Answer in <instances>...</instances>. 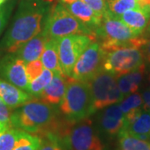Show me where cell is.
Segmentation results:
<instances>
[{
    "mask_svg": "<svg viewBox=\"0 0 150 150\" xmlns=\"http://www.w3.org/2000/svg\"><path fill=\"white\" fill-rule=\"evenodd\" d=\"M46 10L40 2L22 1L10 27L0 43V48L8 53H14L23 44L42 32Z\"/></svg>",
    "mask_w": 150,
    "mask_h": 150,
    "instance_id": "cell-1",
    "label": "cell"
},
{
    "mask_svg": "<svg viewBox=\"0 0 150 150\" xmlns=\"http://www.w3.org/2000/svg\"><path fill=\"white\" fill-rule=\"evenodd\" d=\"M56 120L54 105L33 98L15 108L10 116L12 127L38 136L50 132Z\"/></svg>",
    "mask_w": 150,
    "mask_h": 150,
    "instance_id": "cell-2",
    "label": "cell"
},
{
    "mask_svg": "<svg viewBox=\"0 0 150 150\" xmlns=\"http://www.w3.org/2000/svg\"><path fill=\"white\" fill-rule=\"evenodd\" d=\"M93 33L96 38L100 39L98 43L106 54L118 48H143L148 41L143 34L135 33L118 17L108 10L103 16L101 23L93 29Z\"/></svg>",
    "mask_w": 150,
    "mask_h": 150,
    "instance_id": "cell-3",
    "label": "cell"
},
{
    "mask_svg": "<svg viewBox=\"0 0 150 150\" xmlns=\"http://www.w3.org/2000/svg\"><path fill=\"white\" fill-rule=\"evenodd\" d=\"M59 110L66 121L73 123L93 114L92 94L88 82L71 78L64 97L59 103Z\"/></svg>",
    "mask_w": 150,
    "mask_h": 150,
    "instance_id": "cell-4",
    "label": "cell"
},
{
    "mask_svg": "<svg viewBox=\"0 0 150 150\" xmlns=\"http://www.w3.org/2000/svg\"><path fill=\"white\" fill-rule=\"evenodd\" d=\"M42 32L48 38H59L72 34L94 35L91 28L75 18L62 3L50 8Z\"/></svg>",
    "mask_w": 150,
    "mask_h": 150,
    "instance_id": "cell-5",
    "label": "cell"
},
{
    "mask_svg": "<svg viewBox=\"0 0 150 150\" xmlns=\"http://www.w3.org/2000/svg\"><path fill=\"white\" fill-rule=\"evenodd\" d=\"M61 142L68 150H106L99 132L89 117L69 123Z\"/></svg>",
    "mask_w": 150,
    "mask_h": 150,
    "instance_id": "cell-6",
    "label": "cell"
},
{
    "mask_svg": "<svg viewBox=\"0 0 150 150\" xmlns=\"http://www.w3.org/2000/svg\"><path fill=\"white\" fill-rule=\"evenodd\" d=\"M90 86L93 113L109 105L118 103L123 98L119 90L117 77L105 70H102L91 80Z\"/></svg>",
    "mask_w": 150,
    "mask_h": 150,
    "instance_id": "cell-7",
    "label": "cell"
},
{
    "mask_svg": "<svg viewBox=\"0 0 150 150\" xmlns=\"http://www.w3.org/2000/svg\"><path fill=\"white\" fill-rule=\"evenodd\" d=\"M144 54L143 48H115L106 54L103 70L116 77L130 73L144 64Z\"/></svg>",
    "mask_w": 150,
    "mask_h": 150,
    "instance_id": "cell-8",
    "label": "cell"
},
{
    "mask_svg": "<svg viewBox=\"0 0 150 150\" xmlns=\"http://www.w3.org/2000/svg\"><path fill=\"white\" fill-rule=\"evenodd\" d=\"M106 53L97 40L92 42L82 53L75 64L70 77L83 82L90 81L103 70Z\"/></svg>",
    "mask_w": 150,
    "mask_h": 150,
    "instance_id": "cell-9",
    "label": "cell"
},
{
    "mask_svg": "<svg viewBox=\"0 0 150 150\" xmlns=\"http://www.w3.org/2000/svg\"><path fill=\"white\" fill-rule=\"evenodd\" d=\"M97 40L94 35L72 34L59 38V64L63 73L71 75L78 59L86 48Z\"/></svg>",
    "mask_w": 150,
    "mask_h": 150,
    "instance_id": "cell-10",
    "label": "cell"
},
{
    "mask_svg": "<svg viewBox=\"0 0 150 150\" xmlns=\"http://www.w3.org/2000/svg\"><path fill=\"white\" fill-rule=\"evenodd\" d=\"M0 78L27 92L26 64L13 53L6 54L0 60Z\"/></svg>",
    "mask_w": 150,
    "mask_h": 150,
    "instance_id": "cell-11",
    "label": "cell"
},
{
    "mask_svg": "<svg viewBox=\"0 0 150 150\" xmlns=\"http://www.w3.org/2000/svg\"><path fill=\"white\" fill-rule=\"evenodd\" d=\"M125 125V116L119 107V103H114L103 108L98 117V131L108 138L118 136Z\"/></svg>",
    "mask_w": 150,
    "mask_h": 150,
    "instance_id": "cell-12",
    "label": "cell"
},
{
    "mask_svg": "<svg viewBox=\"0 0 150 150\" xmlns=\"http://www.w3.org/2000/svg\"><path fill=\"white\" fill-rule=\"evenodd\" d=\"M70 79L71 77L64 74H54L51 82L39 94L38 99L51 105L59 104L64 97Z\"/></svg>",
    "mask_w": 150,
    "mask_h": 150,
    "instance_id": "cell-13",
    "label": "cell"
},
{
    "mask_svg": "<svg viewBox=\"0 0 150 150\" xmlns=\"http://www.w3.org/2000/svg\"><path fill=\"white\" fill-rule=\"evenodd\" d=\"M0 98L10 110H14L32 100L33 97L26 91L0 79Z\"/></svg>",
    "mask_w": 150,
    "mask_h": 150,
    "instance_id": "cell-14",
    "label": "cell"
},
{
    "mask_svg": "<svg viewBox=\"0 0 150 150\" xmlns=\"http://www.w3.org/2000/svg\"><path fill=\"white\" fill-rule=\"evenodd\" d=\"M64 5L75 18L90 28L93 31L102 22L103 17L97 14L83 0H77L71 4Z\"/></svg>",
    "mask_w": 150,
    "mask_h": 150,
    "instance_id": "cell-15",
    "label": "cell"
},
{
    "mask_svg": "<svg viewBox=\"0 0 150 150\" xmlns=\"http://www.w3.org/2000/svg\"><path fill=\"white\" fill-rule=\"evenodd\" d=\"M48 39L43 32L39 33L36 36L23 44L13 54L25 64L39 59L43 53L45 43Z\"/></svg>",
    "mask_w": 150,
    "mask_h": 150,
    "instance_id": "cell-16",
    "label": "cell"
},
{
    "mask_svg": "<svg viewBox=\"0 0 150 150\" xmlns=\"http://www.w3.org/2000/svg\"><path fill=\"white\" fill-rule=\"evenodd\" d=\"M123 130L136 138L149 141L150 139V112L143 108L136 116L125 123Z\"/></svg>",
    "mask_w": 150,
    "mask_h": 150,
    "instance_id": "cell-17",
    "label": "cell"
},
{
    "mask_svg": "<svg viewBox=\"0 0 150 150\" xmlns=\"http://www.w3.org/2000/svg\"><path fill=\"white\" fill-rule=\"evenodd\" d=\"M40 59L45 69L52 71L54 74H64L59 64V38H48L45 43Z\"/></svg>",
    "mask_w": 150,
    "mask_h": 150,
    "instance_id": "cell-18",
    "label": "cell"
},
{
    "mask_svg": "<svg viewBox=\"0 0 150 150\" xmlns=\"http://www.w3.org/2000/svg\"><path fill=\"white\" fill-rule=\"evenodd\" d=\"M145 73V64L130 73L117 77L119 90L123 97L138 91Z\"/></svg>",
    "mask_w": 150,
    "mask_h": 150,
    "instance_id": "cell-19",
    "label": "cell"
},
{
    "mask_svg": "<svg viewBox=\"0 0 150 150\" xmlns=\"http://www.w3.org/2000/svg\"><path fill=\"white\" fill-rule=\"evenodd\" d=\"M118 18L135 33L142 35L148 26L150 15L144 11L137 8L126 11Z\"/></svg>",
    "mask_w": 150,
    "mask_h": 150,
    "instance_id": "cell-20",
    "label": "cell"
},
{
    "mask_svg": "<svg viewBox=\"0 0 150 150\" xmlns=\"http://www.w3.org/2000/svg\"><path fill=\"white\" fill-rule=\"evenodd\" d=\"M118 137V150H150V142L136 138L124 130L119 133Z\"/></svg>",
    "mask_w": 150,
    "mask_h": 150,
    "instance_id": "cell-21",
    "label": "cell"
},
{
    "mask_svg": "<svg viewBox=\"0 0 150 150\" xmlns=\"http://www.w3.org/2000/svg\"><path fill=\"white\" fill-rule=\"evenodd\" d=\"M42 138L21 130L13 150H38L42 144Z\"/></svg>",
    "mask_w": 150,
    "mask_h": 150,
    "instance_id": "cell-22",
    "label": "cell"
},
{
    "mask_svg": "<svg viewBox=\"0 0 150 150\" xmlns=\"http://www.w3.org/2000/svg\"><path fill=\"white\" fill-rule=\"evenodd\" d=\"M54 76V73L50 70L43 69L42 74L32 82L28 83L27 92L33 98H38L39 94L43 91V89L51 82Z\"/></svg>",
    "mask_w": 150,
    "mask_h": 150,
    "instance_id": "cell-23",
    "label": "cell"
},
{
    "mask_svg": "<svg viewBox=\"0 0 150 150\" xmlns=\"http://www.w3.org/2000/svg\"><path fill=\"white\" fill-rule=\"evenodd\" d=\"M106 4L107 10L116 17L130 9L139 8L138 0H106Z\"/></svg>",
    "mask_w": 150,
    "mask_h": 150,
    "instance_id": "cell-24",
    "label": "cell"
},
{
    "mask_svg": "<svg viewBox=\"0 0 150 150\" xmlns=\"http://www.w3.org/2000/svg\"><path fill=\"white\" fill-rule=\"evenodd\" d=\"M119 107L123 111L124 115H127L130 112L137 111L143 108V98L139 93H131L129 95L123 97V98L118 103Z\"/></svg>",
    "mask_w": 150,
    "mask_h": 150,
    "instance_id": "cell-25",
    "label": "cell"
},
{
    "mask_svg": "<svg viewBox=\"0 0 150 150\" xmlns=\"http://www.w3.org/2000/svg\"><path fill=\"white\" fill-rule=\"evenodd\" d=\"M21 130L9 127L0 134V150H13Z\"/></svg>",
    "mask_w": 150,
    "mask_h": 150,
    "instance_id": "cell-26",
    "label": "cell"
},
{
    "mask_svg": "<svg viewBox=\"0 0 150 150\" xmlns=\"http://www.w3.org/2000/svg\"><path fill=\"white\" fill-rule=\"evenodd\" d=\"M39 137L43 139L42 138V144L38 150H68L55 134L46 133Z\"/></svg>",
    "mask_w": 150,
    "mask_h": 150,
    "instance_id": "cell-27",
    "label": "cell"
},
{
    "mask_svg": "<svg viewBox=\"0 0 150 150\" xmlns=\"http://www.w3.org/2000/svg\"><path fill=\"white\" fill-rule=\"evenodd\" d=\"M43 71V65L41 60L37 59L26 64V74L28 83L37 79Z\"/></svg>",
    "mask_w": 150,
    "mask_h": 150,
    "instance_id": "cell-28",
    "label": "cell"
},
{
    "mask_svg": "<svg viewBox=\"0 0 150 150\" xmlns=\"http://www.w3.org/2000/svg\"><path fill=\"white\" fill-rule=\"evenodd\" d=\"M83 1L90 6L92 9L99 16H103V14L107 11L106 0H83Z\"/></svg>",
    "mask_w": 150,
    "mask_h": 150,
    "instance_id": "cell-29",
    "label": "cell"
},
{
    "mask_svg": "<svg viewBox=\"0 0 150 150\" xmlns=\"http://www.w3.org/2000/svg\"><path fill=\"white\" fill-rule=\"evenodd\" d=\"M10 109L0 98V123L10 125Z\"/></svg>",
    "mask_w": 150,
    "mask_h": 150,
    "instance_id": "cell-30",
    "label": "cell"
},
{
    "mask_svg": "<svg viewBox=\"0 0 150 150\" xmlns=\"http://www.w3.org/2000/svg\"><path fill=\"white\" fill-rule=\"evenodd\" d=\"M8 14H9V13L8 11V8L5 7L0 6V35L3 33L6 24H7Z\"/></svg>",
    "mask_w": 150,
    "mask_h": 150,
    "instance_id": "cell-31",
    "label": "cell"
},
{
    "mask_svg": "<svg viewBox=\"0 0 150 150\" xmlns=\"http://www.w3.org/2000/svg\"><path fill=\"white\" fill-rule=\"evenodd\" d=\"M143 98V108L150 112V90H146L142 94Z\"/></svg>",
    "mask_w": 150,
    "mask_h": 150,
    "instance_id": "cell-32",
    "label": "cell"
},
{
    "mask_svg": "<svg viewBox=\"0 0 150 150\" xmlns=\"http://www.w3.org/2000/svg\"><path fill=\"white\" fill-rule=\"evenodd\" d=\"M138 3L140 9L150 15V0H138Z\"/></svg>",
    "mask_w": 150,
    "mask_h": 150,
    "instance_id": "cell-33",
    "label": "cell"
},
{
    "mask_svg": "<svg viewBox=\"0 0 150 150\" xmlns=\"http://www.w3.org/2000/svg\"><path fill=\"white\" fill-rule=\"evenodd\" d=\"M144 59H146L147 63L150 65V36L148 38L147 43L144 46Z\"/></svg>",
    "mask_w": 150,
    "mask_h": 150,
    "instance_id": "cell-34",
    "label": "cell"
},
{
    "mask_svg": "<svg viewBox=\"0 0 150 150\" xmlns=\"http://www.w3.org/2000/svg\"><path fill=\"white\" fill-rule=\"evenodd\" d=\"M143 35L144 36V37L148 38L150 36V18H149V23H148V26L146 28V29L144 30V32L143 33Z\"/></svg>",
    "mask_w": 150,
    "mask_h": 150,
    "instance_id": "cell-35",
    "label": "cell"
},
{
    "mask_svg": "<svg viewBox=\"0 0 150 150\" xmlns=\"http://www.w3.org/2000/svg\"><path fill=\"white\" fill-rule=\"evenodd\" d=\"M9 127H12L10 125H8V124H5V123H0V134H3L4 131H5L6 129H8Z\"/></svg>",
    "mask_w": 150,
    "mask_h": 150,
    "instance_id": "cell-36",
    "label": "cell"
},
{
    "mask_svg": "<svg viewBox=\"0 0 150 150\" xmlns=\"http://www.w3.org/2000/svg\"><path fill=\"white\" fill-rule=\"evenodd\" d=\"M44 1H47V2H52L54 0H44ZM74 1H77V0H59L60 3L64 4H71Z\"/></svg>",
    "mask_w": 150,
    "mask_h": 150,
    "instance_id": "cell-37",
    "label": "cell"
},
{
    "mask_svg": "<svg viewBox=\"0 0 150 150\" xmlns=\"http://www.w3.org/2000/svg\"><path fill=\"white\" fill-rule=\"evenodd\" d=\"M5 1H6V0H0V6L2 5V4H3L4 3H5Z\"/></svg>",
    "mask_w": 150,
    "mask_h": 150,
    "instance_id": "cell-38",
    "label": "cell"
},
{
    "mask_svg": "<svg viewBox=\"0 0 150 150\" xmlns=\"http://www.w3.org/2000/svg\"><path fill=\"white\" fill-rule=\"evenodd\" d=\"M148 81H149V86H150V74H149V79H148Z\"/></svg>",
    "mask_w": 150,
    "mask_h": 150,
    "instance_id": "cell-39",
    "label": "cell"
}]
</instances>
